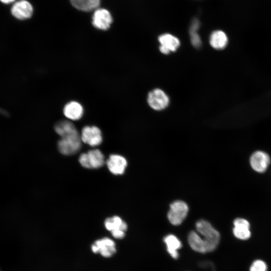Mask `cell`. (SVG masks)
I'll return each mask as SVG.
<instances>
[{
	"instance_id": "1",
	"label": "cell",
	"mask_w": 271,
	"mask_h": 271,
	"mask_svg": "<svg viewBox=\"0 0 271 271\" xmlns=\"http://www.w3.org/2000/svg\"><path fill=\"white\" fill-rule=\"evenodd\" d=\"M54 129L61 137L58 142V148L62 154L72 155L80 150L82 142L80 134L73 123L62 120L55 124Z\"/></svg>"
},
{
	"instance_id": "15",
	"label": "cell",
	"mask_w": 271,
	"mask_h": 271,
	"mask_svg": "<svg viewBox=\"0 0 271 271\" xmlns=\"http://www.w3.org/2000/svg\"><path fill=\"white\" fill-rule=\"evenodd\" d=\"M166 245L167 250L169 254L174 259L179 257L178 250L181 248L182 244L179 239L175 235L168 234L163 239Z\"/></svg>"
},
{
	"instance_id": "6",
	"label": "cell",
	"mask_w": 271,
	"mask_h": 271,
	"mask_svg": "<svg viewBox=\"0 0 271 271\" xmlns=\"http://www.w3.org/2000/svg\"><path fill=\"white\" fill-rule=\"evenodd\" d=\"M112 21V17L110 12L103 8L95 9L92 18L93 26L96 29L101 30H108L110 28Z\"/></svg>"
},
{
	"instance_id": "2",
	"label": "cell",
	"mask_w": 271,
	"mask_h": 271,
	"mask_svg": "<svg viewBox=\"0 0 271 271\" xmlns=\"http://www.w3.org/2000/svg\"><path fill=\"white\" fill-rule=\"evenodd\" d=\"M197 232L205 240L217 247L220 238L219 232L207 221H198L195 224Z\"/></svg>"
},
{
	"instance_id": "3",
	"label": "cell",
	"mask_w": 271,
	"mask_h": 271,
	"mask_svg": "<svg viewBox=\"0 0 271 271\" xmlns=\"http://www.w3.org/2000/svg\"><path fill=\"white\" fill-rule=\"evenodd\" d=\"M189 208L187 204L181 200L173 202L170 206L167 217L170 222L174 225L181 224L186 218Z\"/></svg>"
},
{
	"instance_id": "18",
	"label": "cell",
	"mask_w": 271,
	"mask_h": 271,
	"mask_svg": "<svg viewBox=\"0 0 271 271\" xmlns=\"http://www.w3.org/2000/svg\"><path fill=\"white\" fill-rule=\"evenodd\" d=\"M101 0H70L71 5L76 9L90 12L98 8Z\"/></svg>"
},
{
	"instance_id": "5",
	"label": "cell",
	"mask_w": 271,
	"mask_h": 271,
	"mask_svg": "<svg viewBox=\"0 0 271 271\" xmlns=\"http://www.w3.org/2000/svg\"><path fill=\"white\" fill-rule=\"evenodd\" d=\"M147 101L149 106L155 110H161L166 108L170 102L167 94L159 88L154 89L149 92Z\"/></svg>"
},
{
	"instance_id": "20",
	"label": "cell",
	"mask_w": 271,
	"mask_h": 271,
	"mask_svg": "<svg viewBox=\"0 0 271 271\" xmlns=\"http://www.w3.org/2000/svg\"><path fill=\"white\" fill-rule=\"evenodd\" d=\"M199 27V21L197 19H195L192 21L189 29V34L191 44L196 48H199L202 46L201 39L198 33Z\"/></svg>"
},
{
	"instance_id": "16",
	"label": "cell",
	"mask_w": 271,
	"mask_h": 271,
	"mask_svg": "<svg viewBox=\"0 0 271 271\" xmlns=\"http://www.w3.org/2000/svg\"><path fill=\"white\" fill-rule=\"evenodd\" d=\"M228 37L226 33L222 30H216L210 35L209 43L213 48L216 50H222L228 43Z\"/></svg>"
},
{
	"instance_id": "11",
	"label": "cell",
	"mask_w": 271,
	"mask_h": 271,
	"mask_svg": "<svg viewBox=\"0 0 271 271\" xmlns=\"http://www.w3.org/2000/svg\"><path fill=\"white\" fill-rule=\"evenodd\" d=\"M158 40L160 44V51L164 54H168L171 52H175L180 44L177 37L168 33L161 35L158 38Z\"/></svg>"
},
{
	"instance_id": "17",
	"label": "cell",
	"mask_w": 271,
	"mask_h": 271,
	"mask_svg": "<svg viewBox=\"0 0 271 271\" xmlns=\"http://www.w3.org/2000/svg\"><path fill=\"white\" fill-rule=\"evenodd\" d=\"M89 169H98L104 164V157L98 149L89 150L87 153Z\"/></svg>"
},
{
	"instance_id": "12",
	"label": "cell",
	"mask_w": 271,
	"mask_h": 271,
	"mask_svg": "<svg viewBox=\"0 0 271 271\" xmlns=\"http://www.w3.org/2000/svg\"><path fill=\"white\" fill-rule=\"evenodd\" d=\"M127 164V161L125 158L116 154L110 155L106 161L109 171L114 175L123 174Z\"/></svg>"
},
{
	"instance_id": "21",
	"label": "cell",
	"mask_w": 271,
	"mask_h": 271,
	"mask_svg": "<svg viewBox=\"0 0 271 271\" xmlns=\"http://www.w3.org/2000/svg\"><path fill=\"white\" fill-rule=\"evenodd\" d=\"M250 271H267V265L263 261L256 260L251 265Z\"/></svg>"
},
{
	"instance_id": "13",
	"label": "cell",
	"mask_w": 271,
	"mask_h": 271,
	"mask_svg": "<svg viewBox=\"0 0 271 271\" xmlns=\"http://www.w3.org/2000/svg\"><path fill=\"white\" fill-rule=\"evenodd\" d=\"M233 233L237 238L245 240L250 237V224L246 219L236 218L233 221Z\"/></svg>"
},
{
	"instance_id": "7",
	"label": "cell",
	"mask_w": 271,
	"mask_h": 271,
	"mask_svg": "<svg viewBox=\"0 0 271 271\" xmlns=\"http://www.w3.org/2000/svg\"><path fill=\"white\" fill-rule=\"evenodd\" d=\"M81 141L92 147L99 145L102 142V133L100 129L96 126H85L80 134Z\"/></svg>"
},
{
	"instance_id": "4",
	"label": "cell",
	"mask_w": 271,
	"mask_h": 271,
	"mask_svg": "<svg viewBox=\"0 0 271 271\" xmlns=\"http://www.w3.org/2000/svg\"><path fill=\"white\" fill-rule=\"evenodd\" d=\"M188 241L191 248L198 252L205 253L211 252L216 248L206 240L195 231H191L188 236Z\"/></svg>"
},
{
	"instance_id": "9",
	"label": "cell",
	"mask_w": 271,
	"mask_h": 271,
	"mask_svg": "<svg viewBox=\"0 0 271 271\" xmlns=\"http://www.w3.org/2000/svg\"><path fill=\"white\" fill-rule=\"evenodd\" d=\"M33 6L27 0H19L15 2L13 4L11 10L12 15L20 20L30 18L33 14Z\"/></svg>"
},
{
	"instance_id": "10",
	"label": "cell",
	"mask_w": 271,
	"mask_h": 271,
	"mask_svg": "<svg viewBox=\"0 0 271 271\" xmlns=\"http://www.w3.org/2000/svg\"><path fill=\"white\" fill-rule=\"evenodd\" d=\"M270 162L268 155L261 151L254 152L250 156L249 163L252 169L258 173L265 172Z\"/></svg>"
},
{
	"instance_id": "23",
	"label": "cell",
	"mask_w": 271,
	"mask_h": 271,
	"mask_svg": "<svg viewBox=\"0 0 271 271\" xmlns=\"http://www.w3.org/2000/svg\"><path fill=\"white\" fill-rule=\"evenodd\" d=\"M0 2L4 4H14L15 2H16V0H0Z\"/></svg>"
},
{
	"instance_id": "8",
	"label": "cell",
	"mask_w": 271,
	"mask_h": 271,
	"mask_svg": "<svg viewBox=\"0 0 271 271\" xmlns=\"http://www.w3.org/2000/svg\"><path fill=\"white\" fill-rule=\"evenodd\" d=\"M91 249L94 253H100L105 257L111 256L116 251L114 241L108 237L96 240L92 245Z\"/></svg>"
},
{
	"instance_id": "19",
	"label": "cell",
	"mask_w": 271,
	"mask_h": 271,
	"mask_svg": "<svg viewBox=\"0 0 271 271\" xmlns=\"http://www.w3.org/2000/svg\"><path fill=\"white\" fill-rule=\"evenodd\" d=\"M104 226L110 232L114 230H121L125 232L127 228L126 223L118 216L106 218L104 221Z\"/></svg>"
},
{
	"instance_id": "22",
	"label": "cell",
	"mask_w": 271,
	"mask_h": 271,
	"mask_svg": "<svg viewBox=\"0 0 271 271\" xmlns=\"http://www.w3.org/2000/svg\"><path fill=\"white\" fill-rule=\"evenodd\" d=\"M113 237L116 239H122L125 236V232L121 230H114L111 231Z\"/></svg>"
},
{
	"instance_id": "14",
	"label": "cell",
	"mask_w": 271,
	"mask_h": 271,
	"mask_svg": "<svg viewBox=\"0 0 271 271\" xmlns=\"http://www.w3.org/2000/svg\"><path fill=\"white\" fill-rule=\"evenodd\" d=\"M63 113L69 119L77 120L83 115V108L80 103L75 101H70L65 105Z\"/></svg>"
}]
</instances>
